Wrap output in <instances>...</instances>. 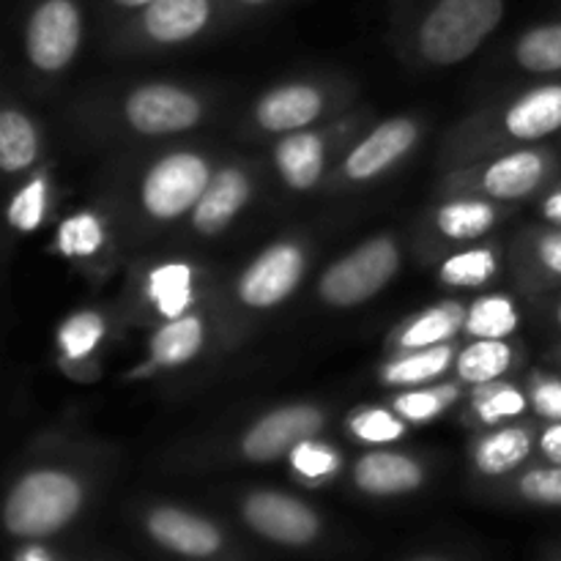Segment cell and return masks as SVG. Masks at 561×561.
<instances>
[{
  "instance_id": "6da1fadb",
  "label": "cell",
  "mask_w": 561,
  "mask_h": 561,
  "mask_svg": "<svg viewBox=\"0 0 561 561\" xmlns=\"http://www.w3.org/2000/svg\"><path fill=\"white\" fill-rule=\"evenodd\" d=\"M502 20L504 0H436L416 38L431 64L453 66L477 53Z\"/></svg>"
},
{
  "instance_id": "7a4b0ae2",
  "label": "cell",
  "mask_w": 561,
  "mask_h": 561,
  "mask_svg": "<svg viewBox=\"0 0 561 561\" xmlns=\"http://www.w3.org/2000/svg\"><path fill=\"white\" fill-rule=\"evenodd\" d=\"M82 504V488L64 471L22 477L5 502V526L16 537H47L69 524Z\"/></svg>"
},
{
  "instance_id": "3957f363",
  "label": "cell",
  "mask_w": 561,
  "mask_h": 561,
  "mask_svg": "<svg viewBox=\"0 0 561 561\" xmlns=\"http://www.w3.org/2000/svg\"><path fill=\"white\" fill-rule=\"evenodd\" d=\"M398 247L381 236L340 257L321 279L323 301L334 307H354L376 296L398 272Z\"/></svg>"
},
{
  "instance_id": "277c9868",
  "label": "cell",
  "mask_w": 561,
  "mask_h": 561,
  "mask_svg": "<svg viewBox=\"0 0 561 561\" xmlns=\"http://www.w3.org/2000/svg\"><path fill=\"white\" fill-rule=\"evenodd\" d=\"M211 181L208 162L197 153H170L151 164L142 181V206L157 219H175L192 211Z\"/></svg>"
},
{
  "instance_id": "5b68a950",
  "label": "cell",
  "mask_w": 561,
  "mask_h": 561,
  "mask_svg": "<svg viewBox=\"0 0 561 561\" xmlns=\"http://www.w3.org/2000/svg\"><path fill=\"white\" fill-rule=\"evenodd\" d=\"M82 14L75 0H42L25 31L27 58L42 71H60L80 49Z\"/></svg>"
},
{
  "instance_id": "8992f818",
  "label": "cell",
  "mask_w": 561,
  "mask_h": 561,
  "mask_svg": "<svg viewBox=\"0 0 561 561\" xmlns=\"http://www.w3.org/2000/svg\"><path fill=\"white\" fill-rule=\"evenodd\" d=\"M126 121L142 135H173L201 121V102L175 85H142L126 99Z\"/></svg>"
},
{
  "instance_id": "52a82bcc",
  "label": "cell",
  "mask_w": 561,
  "mask_h": 561,
  "mask_svg": "<svg viewBox=\"0 0 561 561\" xmlns=\"http://www.w3.org/2000/svg\"><path fill=\"white\" fill-rule=\"evenodd\" d=\"M323 427V414L312 405H288L257 420L241 442V453L255 463L283 458L285 453L301 444L305 438H316Z\"/></svg>"
},
{
  "instance_id": "ba28073f",
  "label": "cell",
  "mask_w": 561,
  "mask_h": 561,
  "mask_svg": "<svg viewBox=\"0 0 561 561\" xmlns=\"http://www.w3.org/2000/svg\"><path fill=\"white\" fill-rule=\"evenodd\" d=\"M305 274V252L296 244H274L255 257L239 279V296L244 305L274 307L290 296Z\"/></svg>"
},
{
  "instance_id": "9c48e42d",
  "label": "cell",
  "mask_w": 561,
  "mask_h": 561,
  "mask_svg": "<svg viewBox=\"0 0 561 561\" xmlns=\"http://www.w3.org/2000/svg\"><path fill=\"white\" fill-rule=\"evenodd\" d=\"M244 518L257 535L285 546H305L318 535V515L285 493H255L247 499Z\"/></svg>"
},
{
  "instance_id": "30bf717a",
  "label": "cell",
  "mask_w": 561,
  "mask_h": 561,
  "mask_svg": "<svg viewBox=\"0 0 561 561\" xmlns=\"http://www.w3.org/2000/svg\"><path fill=\"white\" fill-rule=\"evenodd\" d=\"M416 140V124L409 118L383 121L376 131L365 137L345 159V175L354 181H367L383 173L398 162Z\"/></svg>"
},
{
  "instance_id": "8fae6325",
  "label": "cell",
  "mask_w": 561,
  "mask_h": 561,
  "mask_svg": "<svg viewBox=\"0 0 561 561\" xmlns=\"http://www.w3.org/2000/svg\"><path fill=\"white\" fill-rule=\"evenodd\" d=\"M211 0H153L142 9V31L159 44H181L211 22Z\"/></svg>"
},
{
  "instance_id": "7c38bea8",
  "label": "cell",
  "mask_w": 561,
  "mask_h": 561,
  "mask_svg": "<svg viewBox=\"0 0 561 561\" xmlns=\"http://www.w3.org/2000/svg\"><path fill=\"white\" fill-rule=\"evenodd\" d=\"M247 197H250L247 175L236 168L219 170L217 175H211L197 206L192 208V225L206 236L219 233L244 208Z\"/></svg>"
},
{
  "instance_id": "4fadbf2b",
  "label": "cell",
  "mask_w": 561,
  "mask_h": 561,
  "mask_svg": "<svg viewBox=\"0 0 561 561\" xmlns=\"http://www.w3.org/2000/svg\"><path fill=\"white\" fill-rule=\"evenodd\" d=\"M148 531L164 548L184 553V557H211L219 548V542H222L219 540V531L208 520L173 507L157 510L148 518Z\"/></svg>"
},
{
  "instance_id": "5bb4252c",
  "label": "cell",
  "mask_w": 561,
  "mask_h": 561,
  "mask_svg": "<svg viewBox=\"0 0 561 561\" xmlns=\"http://www.w3.org/2000/svg\"><path fill=\"white\" fill-rule=\"evenodd\" d=\"M323 99L312 85H283L257 102V124L268 131H296L321 115Z\"/></svg>"
},
{
  "instance_id": "9a60e30c",
  "label": "cell",
  "mask_w": 561,
  "mask_h": 561,
  "mask_svg": "<svg viewBox=\"0 0 561 561\" xmlns=\"http://www.w3.org/2000/svg\"><path fill=\"white\" fill-rule=\"evenodd\" d=\"M356 485L373 496H394L422 485V469L416 460L400 453H370L356 463Z\"/></svg>"
},
{
  "instance_id": "2e32d148",
  "label": "cell",
  "mask_w": 561,
  "mask_h": 561,
  "mask_svg": "<svg viewBox=\"0 0 561 561\" xmlns=\"http://www.w3.org/2000/svg\"><path fill=\"white\" fill-rule=\"evenodd\" d=\"M504 126L518 140H540L561 129V85H542L524 93L507 110Z\"/></svg>"
},
{
  "instance_id": "e0dca14e",
  "label": "cell",
  "mask_w": 561,
  "mask_h": 561,
  "mask_svg": "<svg viewBox=\"0 0 561 561\" xmlns=\"http://www.w3.org/2000/svg\"><path fill=\"white\" fill-rule=\"evenodd\" d=\"M542 179H546V157L537 151H515L496 159L485 170L482 186L493 197L518 201V197L531 195L542 184Z\"/></svg>"
},
{
  "instance_id": "ac0fdd59",
  "label": "cell",
  "mask_w": 561,
  "mask_h": 561,
  "mask_svg": "<svg viewBox=\"0 0 561 561\" xmlns=\"http://www.w3.org/2000/svg\"><path fill=\"white\" fill-rule=\"evenodd\" d=\"M285 184L305 192L318 184L323 173V140L312 131H290L274 151Z\"/></svg>"
},
{
  "instance_id": "d6986e66",
  "label": "cell",
  "mask_w": 561,
  "mask_h": 561,
  "mask_svg": "<svg viewBox=\"0 0 561 561\" xmlns=\"http://www.w3.org/2000/svg\"><path fill=\"white\" fill-rule=\"evenodd\" d=\"M203 345V321L197 316H181L164 323L151 340V359L159 367H179L190 362Z\"/></svg>"
},
{
  "instance_id": "ffe728a7",
  "label": "cell",
  "mask_w": 561,
  "mask_h": 561,
  "mask_svg": "<svg viewBox=\"0 0 561 561\" xmlns=\"http://www.w3.org/2000/svg\"><path fill=\"white\" fill-rule=\"evenodd\" d=\"M531 453V436L524 427H504L493 436L482 438L474 453V463L482 474H507L515 466L524 463Z\"/></svg>"
},
{
  "instance_id": "44dd1931",
  "label": "cell",
  "mask_w": 561,
  "mask_h": 561,
  "mask_svg": "<svg viewBox=\"0 0 561 561\" xmlns=\"http://www.w3.org/2000/svg\"><path fill=\"white\" fill-rule=\"evenodd\" d=\"M148 296L168 321L186 316L192 301V268L186 263H164L148 274Z\"/></svg>"
},
{
  "instance_id": "7402d4cb",
  "label": "cell",
  "mask_w": 561,
  "mask_h": 561,
  "mask_svg": "<svg viewBox=\"0 0 561 561\" xmlns=\"http://www.w3.org/2000/svg\"><path fill=\"white\" fill-rule=\"evenodd\" d=\"M38 137L31 121L16 110H5L0 115V168L5 173H16L36 162Z\"/></svg>"
},
{
  "instance_id": "603a6c76",
  "label": "cell",
  "mask_w": 561,
  "mask_h": 561,
  "mask_svg": "<svg viewBox=\"0 0 561 561\" xmlns=\"http://www.w3.org/2000/svg\"><path fill=\"white\" fill-rule=\"evenodd\" d=\"M463 321V310L455 301H447L442 307L422 312L420 318L409 323L403 334H400V348L405 351H420L431 348V345H442L444 340L453 337Z\"/></svg>"
},
{
  "instance_id": "cb8c5ba5",
  "label": "cell",
  "mask_w": 561,
  "mask_h": 561,
  "mask_svg": "<svg viewBox=\"0 0 561 561\" xmlns=\"http://www.w3.org/2000/svg\"><path fill=\"white\" fill-rule=\"evenodd\" d=\"M453 362V348L449 345H431V348L411 351L403 359H394L383 367V381L394 387H414L425 383L431 378L442 376Z\"/></svg>"
},
{
  "instance_id": "d4e9b609",
  "label": "cell",
  "mask_w": 561,
  "mask_h": 561,
  "mask_svg": "<svg viewBox=\"0 0 561 561\" xmlns=\"http://www.w3.org/2000/svg\"><path fill=\"white\" fill-rule=\"evenodd\" d=\"M518 329V310L507 296H482L466 316V332L474 340H504Z\"/></svg>"
},
{
  "instance_id": "484cf974",
  "label": "cell",
  "mask_w": 561,
  "mask_h": 561,
  "mask_svg": "<svg viewBox=\"0 0 561 561\" xmlns=\"http://www.w3.org/2000/svg\"><path fill=\"white\" fill-rule=\"evenodd\" d=\"M515 58L524 69L537 75L561 71V22L526 31L515 44Z\"/></svg>"
},
{
  "instance_id": "4316f807",
  "label": "cell",
  "mask_w": 561,
  "mask_h": 561,
  "mask_svg": "<svg viewBox=\"0 0 561 561\" xmlns=\"http://www.w3.org/2000/svg\"><path fill=\"white\" fill-rule=\"evenodd\" d=\"M513 351L504 340H477L458 356V373L469 383H491L507 373Z\"/></svg>"
},
{
  "instance_id": "83f0119b",
  "label": "cell",
  "mask_w": 561,
  "mask_h": 561,
  "mask_svg": "<svg viewBox=\"0 0 561 561\" xmlns=\"http://www.w3.org/2000/svg\"><path fill=\"white\" fill-rule=\"evenodd\" d=\"M496 222V211L482 201H455L438 211L436 225L447 239H477Z\"/></svg>"
},
{
  "instance_id": "f1b7e54d",
  "label": "cell",
  "mask_w": 561,
  "mask_h": 561,
  "mask_svg": "<svg viewBox=\"0 0 561 561\" xmlns=\"http://www.w3.org/2000/svg\"><path fill=\"white\" fill-rule=\"evenodd\" d=\"M496 274V255L491 250H466L449 257L442 266V283L455 288H477Z\"/></svg>"
},
{
  "instance_id": "f546056e",
  "label": "cell",
  "mask_w": 561,
  "mask_h": 561,
  "mask_svg": "<svg viewBox=\"0 0 561 561\" xmlns=\"http://www.w3.org/2000/svg\"><path fill=\"white\" fill-rule=\"evenodd\" d=\"M104 337V318L99 312H77L66 318L58 332V345L66 359H85Z\"/></svg>"
},
{
  "instance_id": "4dcf8cb0",
  "label": "cell",
  "mask_w": 561,
  "mask_h": 561,
  "mask_svg": "<svg viewBox=\"0 0 561 561\" xmlns=\"http://www.w3.org/2000/svg\"><path fill=\"white\" fill-rule=\"evenodd\" d=\"M104 244V228L99 217L82 211L66 219L58 230V250L66 257H88Z\"/></svg>"
},
{
  "instance_id": "1f68e13d",
  "label": "cell",
  "mask_w": 561,
  "mask_h": 561,
  "mask_svg": "<svg viewBox=\"0 0 561 561\" xmlns=\"http://www.w3.org/2000/svg\"><path fill=\"white\" fill-rule=\"evenodd\" d=\"M44 206H47V184L44 179H33L31 184L22 186L14 195L9 206V222L11 228L22 230V233H31L42 225Z\"/></svg>"
},
{
  "instance_id": "d6a6232c",
  "label": "cell",
  "mask_w": 561,
  "mask_h": 561,
  "mask_svg": "<svg viewBox=\"0 0 561 561\" xmlns=\"http://www.w3.org/2000/svg\"><path fill=\"white\" fill-rule=\"evenodd\" d=\"M290 466L307 480H321V477L337 471L340 455L327 444L316 442V438H305V442L290 449Z\"/></svg>"
},
{
  "instance_id": "836d02e7",
  "label": "cell",
  "mask_w": 561,
  "mask_h": 561,
  "mask_svg": "<svg viewBox=\"0 0 561 561\" xmlns=\"http://www.w3.org/2000/svg\"><path fill=\"white\" fill-rule=\"evenodd\" d=\"M474 409L480 414L482 422L488 425H496L499 420H507V416H518L526 409V398L515 387L507 383H496V387H488L482 392H477Z\"/></svg>"
},
{
  "instance_id": "e575fe53",
  "label": "cell",
  "mask_w": 561,
  "mask_h": 561,
  "mask_svg": "<svg viewBox=\"0 0 561 561\" xmlns=\"http://www.w3.org/2000/svg\"><path fill=\"white\" fill-rule=\"evenodd\" d=\"M348 427L359 442L367 444H387L403 436V422L383 409L359 411V414L348 422Z\"/></svg>"
},
{
  "instance_id": "d590c367",
  "label": "cell",
  "mask_w": 561,
  "mask_h": 561,
  "mask_svg": "<svg viewBox=\"0 0 561 561\" xmlns=\"http://www.w3.org/2000/svg\"><path fill=\"white\" fill-rule=\"evenodd\" d=\"M447 400H453V389L449 387L438 389V392H427V389L425 392H405L394 400V414L409 422H427L442 414Z\"/></svg>"
},
{
  "instance_id": "8d00e7d4",
  "label": "cell",
  "mask_w": 561,
  "mask_h": 561,
  "mask_svg": "<svg viewBox=\"0 0 561 561\" xmlns=\"http://www.w3.org/2000/svg\"><path fill=\"white\" fill-rule=\"evenodd\" d=\"M520 493H524L529 502L561 507V466L529 471V474L520 480Z\"/></svg>"
},
{
  "instance_id": "74e56055",
  "label": "cell",
  "mask_w": 561,
  "mask_h": 561,
  "mask_svg": "<svg viewBox=\"0 0 561 561\" xmlns=\"http://www.w3.org/2000/svg\"><path fill=\"white\" fill-rule=\"evenodd\" d=\"M531 405L540 416L551 422H561V378H542L535 383Z\"/></svg>"
},
{
  "instance_id": "f35d334b",
  "label": "cell",
  "mask_w": 561,
  "mask_h": 561,
  "mask_svg": "<svg viewBox=\"0 0 561 561\" xmlns=\"http://www.w3.org/2000/svg\"><path fill=\"white\" fill-rule=\"evenodd\" d=\"M537 257L553 277H561V228L548 230L537 239Z\"/></svg>"
},
{
  "instance_id": "ab89813d",
  "label": "cell",
  "mask_w": 561,
  "mask_h": 561,
  "mask_svg": "<svg viewBox=\"0 0 561 561\" xmlns=\"http://www.w3.org/2000/svg\"><path fill=\"white\" fill-rule=\"evenodd\" d=\"M540 449L553 466H561V422H551L540 436Z\"/></svg>"
},
{
  "instance_id": "60d3db41",
  "label": "cell",
  "mask_w": 561,
  "mask_h": 561,
  "mask_svg": "<svg viewBox=\"0 0 561 561\" xmlns=\"http://www.w3.org/2000/svg\"><path fill=\"white\" fill-rule=\"evenodd\" d=\"M542 214H546L548 222H553L557 228H561V186L546 197V203H542Z\"/></svg>"
},
{
  "instance_id": "b9f144b4",
  "label": "cell",
  "mask_w": 561,
  "mask_h": 561,
  "mask_svg": "<svg viewBox=\"0 0 561 561\" xmlns=\"http://www.w3.org/2000/svg\"><path fill=\"white\" fill-rule=\"evenodd\" d=\"M16 561H53V557H49L44 548L31 546V548H25V551L16 553Z\"/></svg>"
},
{
  "instance_id": "7bdbcfd3",
  "label": "cell",
  "mask_w": 561,
  "mask_h": 561,
  "mask_svg": "<svg viewBox=\"0 0 561 561\" xmlns=\"http://www.w3.org/2000/svg\"><path fill=\"white\" fill-rule=\"evenodd\" d=\"M113 3L124 5V9H146V5H151L153 0H113Z\"/></svg>"
},
{
  "instance_id": "ee69618b",
  "label": "cell",
  "mask_w": 561,
  "mask_h": 561,
  "mask_svg": "<svg viewBox=\"0 0 561 561\" xmlns=\"http://www.w3.org/2000/svg\"><path fill=\"white\" fill-rule=\"evenodd\" d=\"M244 5H263V3H272V0H239Z\"/></svg>"
},
{
  "instance_id": "f6af8a7d",
  "label": "cell",
  "mask_w": 561,
  "mask_h": 561,
  "mask_svg": "<svg viewBox=\"0 0 561 561\" xmlns=\"http://www.w3.org/2000/svg\"><path fill=\"white\" fill-rule=\"evenodd\" d=\"M557 323H559V329H561V301H559V307H557Z\"/></svg>"
}]
</instances>
